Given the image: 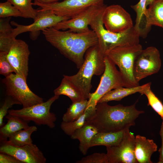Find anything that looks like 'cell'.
Segmentation results:
<instances>
[{
  "label": "cell",
  "instance_id": "d4e9b609",
  "mask_svg": "<svg viewBox=\"0 0 163 163\" xmlns=\"http://www.w3.org/2000/svg\"><path fill=\"white\" fill-rule=\"evenodd\" d=\"M148 83L141 86L127 88L120 87L112 90L104 94L99 100L97 103L107 102L115 101H119L123 98L129 95L134 94L145 88Z\"/></svg>",
  "mask_w": 163,
  "mask_h": 163
},
{
  "label": "cell",
  "instance_id": "5b68a950",
  "mask_svg": "<svg viewBox=\"0 0 163 163\" xmlns=\"http://www.w3.org/2000/svg\"><path fill=\"white\" fill-rule=\"evenodd\" d=\"M142 50V46L139 43L117 46L107 54L106 56L118 67L125 87L139 86L134 76L133 67L136 58Z\"/></svg>",
  "mask_w": 163,
  "mask_h": 163
},
{
  "label": "cell",
  "instance_id": "4dcf8cb0",
  "mask_svg": "<svg viewBox=\"0 0 163 163\" xmlns=\"http://www.w3.org/2000/svg\"><path fill=\"white\" fill-rule=\"evenodd\" d=\"M12 16L23 18L22 13L10 2L7 1L0 3V18H5Z\"/></svg>",
  "mask_w": 163,
  "mask_h": 163
},
{
  "label": "cell",
  "instance_id": "f546056e",
  "mask_svg": "<svg viewBox=\"0 0 163 163\" xmlns=\"http://www.w3.org/2000/svg\"><path fill=\"white\" fill-rule=\"evenodd\" d=\"M32 0H7L22 13L24 18H31L34 20L36 18L37 10L33 8Z\"/></svg>",
  "mask_w": 163,
  "mask_h": 163
},
{
  "label": "cell",
  "instance_id": "30bf717a",
  "mask_svg": "<svg viewBox=\"0 0 163 163\" xmlns=\"http://www.w3.org/2000/svg\"><path fill=\"white\" fill-rule=\"evenodd\" d=\"M161 66L160 54L155 47L149 46L143 50L134 63L133 74L137 82L158 72Z\"/></svg>",
  "mask_w": 163,
  "mask_h": 163
},
{
  "label": "cell",
  "instance_id": "8d00e7d4",
  "mask_svg": "<svg viewBox=\"0 0 163 163\" xmlns=\"http://www.w3.org/2000/svg\"><path fill=\"white\" fill-rule=\"evenodd\" d=\"M35 1L40 3L43 4H50L58 2L60 0H34Z\"/></svg>",
  "mask_w": 163,
  "mask_h": 163
},
{
  "label": "cell",
  "instance_id": "7a4b0ae2",
  "mask_svg": "<svg viewBox=\"0 0 163 163\" xmlns=\"http://www.w3.org/2000/svg\"><path fill=\"white\" fill-rule=\"evenodd\" d=\"M133 104L124 106L119 104L110 106L107 102L97 103L94 113L87 122L94 126L99 132H117L129 128L135 125V121L140 114L145 113Z\"/></svg>",
  "mask_w": 163,
  "mask_h": 163
},
{
  "label": "cell",
  "instance_id": "ba28073f",
  "mask_svg": "<svg viewBox=\"0 0 163 163\" xmlns=\"http://www.w3.org/2000/svg\"><path fill=\"white\" fill-rule=\"evenodd\" d=\"M104 61L105 70L97 89L90 95L87 109L90 107L95 108L99 99L106 93L113 89L124 87L121 75L116 65L107 56L104 57Z\"/></svg>",
  "mask_w": 163,
  "mask_h": 163
},
{
  "label": "cell",
  "instance_id": "3957f363",
  "mask_svg": "<svg viewBox=\"0 0 163 163\" xmlns=\"http://www.w3.org/2000/svg\"><path fill=\"white\" fill-rule=\"evenodd\" d=\"M105 8L96 15L90 25L97 36V45L102 55L105 57L110 50L117 46L139 44L140 36L134 26L119 33L112 32L105 29L102 21V12Z\"/></svg>",
  "mask_w": 163,
  "mask_h": 163
},
{
  "label": "cell",
  "instance_id": "7402d4cb",
  "mask_svg": "<svg viewBox=\"0 0 163 163\" xmlns=\"http://www.w3.org/2000/svg\"><path fill=\"white\" fill-rule=\"evenodd\" d=\"M126 129L117 132H98L93 137L90 148L98 145L106 147L117 145L122 139Z\"/></svg>",
  "mask_w": 163,
  "mask_h": 163
},
{
  "label": "cell",
  "instance_id": "7c38bea8",
  "mask_svg": "<svg viewBox=\"0 0 163 163\" xmlns=\"http://www.w3.org/2000/svg\"><path fill=\"white\" fill-rule=\"evenodd\" d=\"M102 21L106 29L115 33L124 32L134 26L130 14L118 5L107 6L102 12Z\"/></svg>",
  "mask_w": 163,
  "mask_h": 163
},
{
  "label": "cell",
  "instance_id": "9c48e42d",
  "mask_svg": "<svg viewBox=\"0 0 163 163\" xmlns=\"http://www.w3.org/2000/svg\"><path fill=\"white\" fill-rule=\"evenodd\" d=\"M70 18L58 15L50 10H37L36 18L34 22L29 25L19 24L14 21L11 22L12 25L16 27L13 30V37H16L19 34L29 32L30 37L33 40H35L41 30L49 27H54L59 23L68 20Z\"/></svg>",
  "mask_w": 163,
  "mask_h": 163
},
{
  "label": "cell",
  "instance_id": "52a82bcc",
  "mask_svg": "<svg viewBox=\"0 0 163 163\" xmlns=\"http://www.w3.org/2000/svg\"><path fill=\"white\" fill-rule=\"evenodd\" d=\"M6 94L18 101L23 107L31 106L43 102V99L34 93L29 88L27 81L21 76L12 73L2 80Z\"/></svg>",
  "mask_w": 163,
  "mask_h": 163
},
{
  "label": "cell",
  "instance_id": "603a6c76",
  "mask_svg": "<svg viewBox=\"0 0 163 163\" xmlns=\"http://www.w3.org/2000/svg\"><path fill=\"white\" fill-rule=\"evenodd\" d=\"M146 22L150 30L155 25L163 28V0H154L146 11Z\"/></svg>",
  "mask_w": 163,
  "mask_h": 163
},
{
  "label": "cell",
  "instance_id": "836d02e7",
  "mask_svg": "<svg viewBox=\"0 0 163 163\" xmlns=\"http://www.w3.org/2000/svg\"><path fill=\"white\" fill-rule=\"evenodd\" d=\"M8 53L0 52V74L6 77L14 72V70L7 58Z\"/></svg>",
  "mask_w": 163,
  "mask_h": 163
},
{
  "label": "cell",
  "instance_id": "484cf974",
  "mask_svg": "<svg viewBox=\"0 0 163 163\" xmlns=\"http://www.w3.org/2000/svg\"><path fill=\"white\" fill-rule=\"evenodd\" d=\"M95 109L91 107L87 108L82 116L75 120L67 122L62 121L60 125L61 129L66 134L70 136L75 130L86 123L88 119L95 113Z\"/></svg>",
  "mask_w": 163,
  "mask_h": 163
},
{
  "label": "cell",
  "instance_id": "4316f807",
  "mask_svg": "<svg viewBox=\"0 0 163 163\" xmlns=\"http://www.w3.org/2000/svg\"><path fill=\"white\" fill-rule=\"evenodd\" d=\"M37 127L34 126L21 130L11 135L8 140L13 145L21 146L33 144L31 136L32 134L37 130Z\"/></svg>",
  "mask_w": 163,
  "mask_h": 163
},
{
  "label": "cell",
  "instance_id": "ac0fdd59",
  "mask_svg": "<svg viewBox=\"0 0 163 163\" xmlns=\"http://www.w3.org/2000/svg\"><path fill=\"white\" fill-rule=\"evenodd\" d=\"M98 132L93 125L87 122L82 127L75 130L71 136V139L78 140L80 142L79 149L84 155L90 148V143L93 136Z\"/></svg>",
  "mask_w": 163,
  "mask_h": 163
},
{
  "label": "cell",
  "instance_id": "4fadbf2b",
  "mask_svg": "<svg viewBox=\"0 0 163 163\" xmlns=\"http://www.w3.org/2000/svg\"><path fill=\"white\" fill-rule=\"evenodd\" d=\"M135 137L126 129L117 145L106 147L109 163H137L135 156Z\"/></svg>",
  "mask_w": 163,
  "mask_h": 163
},
{
  "label": "cell",
  "instance_id": "8992f818",
  "mask_svg": "<svg viewBox=\"0 0 163 163\" xmlns=\"http://www.w3.org/2000/svg\"><path fill=\"white\" fill-rule=\"evenodd\" d=\"M59 97V96L54 95L44 102L20 109L9 110L8 113L28 122L33 121L37 125H46L53 129L55 126L57 118L55 113L50 112V109L53 103Z\"/></svg>",
  "mask_w": 163,
  "mask_h": 163
},
{
  "label": "cell",
  "instance_id": "5bb4252c",
  "mask_svg": "<svg viewBox=\"0 0 163 163\" xmlns=\"http://www.w3.org/2000/svg\"><path fill=\"white\" fill-rule=\"evenodd\" d=\"M8 140L0 142V152L11 155L23 163L46 162L43 153L36 145L18 146L10 143Z\"/></svg>",
  "mask_w": 163,
  "mask_h": 163
},
{
  "label": "cell",
  "instance_id": "8fae6325",
  "mask_svg": "<svg viewBox=\"0 0 163 163\" xmlns=\"http://www.w3.org/2000/svg\"><path fill=\"white\" fill-rule=\"evenodd\" d=\"M104 0H63L50 4L35 1L33 5L40 7L43 10H50L56 14L72 18L92 6L104 4Z\"/></svg>",
  "mask_w": 163,
  "mask_h": 163
},
{
  "label": "cell",
  "instance_id": "2e32d148",
  "mask_svg": "<svg viewBox=\"0 0 163 163\" xmlns=\"http://www.w3.org/2000/svg\"><path fill=\"white\" fill-rule=\"evenodd\" d=\"M30 51L28 46L24 40L16 39L7 55L14 73L27 81L28 72Z\"/></svg>",
  "mask_w": 163,
  "mask_h": 163
},
{
  "label": "cell",
  "instance_id": "d590c367",
  "mask_svg": "<svg viewBox=\"0 0 163 163\" xmlns=\"http://www.w3.org/2000/svg\"><path fill=\"white\" fill-rule=\"evenodd\" d=\"M159 134L161 138V145L158 150L159 153V161L158 163H163V120H162L161 126Z\"/></svg>",
  "mask_w": 163,
  "mask_h": 163
},
{
  "label": "cell",
  "instance_id": "d6a6232c",
  "mask_svg": "<svg viewBox=\"0 0 163 163\" xmlns=\"http://www.w3.org/2000/svg\"><path fill=\"white\" fill-rule=\"evenodd\" d=\"M14 104H20V103L12 97L7 96L3 105L0 108V127L4 125L3 119L8 113V109Z\"/></svg>",
  "mask_w": 163,
  "mask_h": 163
},
{
  "label": "cell",
  "instance_id": "83f0119b",
  "mask_svg": "<svg viewBox=\"0 0 163 163\" xmlns=\"http://www.w3.org/2000/svg\"><path fill=\"white\" fill-rule=\"evenodd\" d=\"M88 104V99H83L72 102L63 114L62 117V121L70 122L78 119L85 111Z\"/></svg>",
  "mask_w": 163,
  "mask_h": 163
},
{
  "label": "cell",
  "instance_id": "6da1fadb",
  "mask_svg": "<svg viewBox=\"0 0 163 163\" xmlns=\"http://www.w3.org/2000/svg\"><path fill=\"white\" fill-rule=\"evenodd\" d=\"M42 31L46 40L61 54L74 62L78 69L84 62V55L87 50L98 44L96 35L92 30L78 33L51 27Z\"/></svg>",
  "mask_w": 163,
  "mask_h": 163
},
{
  "label": "cell",
  "instance_id": "ffe728a7",
  "mask_svg": "<svg viewBox=\"0 0 163 163\" xmlns=\"http://www.w3.org/2000/svg\"><path fill=\"white\" fill-rule=\"evenodd\" d=\"M147 0H139L136 4L131 7L136 13V18L134 28L140 37H146L150 30L147 27L146 22Z\"/></svg>",
  "mask_w": 163,
  "mask_h": 163
},
{
  "label": "cell",
  "instance_id": "74e56055",
  "mask_svg": "<svg viewBox=\"0 0 163 163\" xmlns=\"http://www.w3.org/2000/svg\"><path fill=\"white\" fill-rule=\"evenodd\" d=\"M154 0H147L146 5V6L150 5Z\"/></svg>",
  "mask_w": 163,
  "mask_h": 163
},
{
  "label": "cell",
  "instance_id": "9a60e30c",
  "mask_svg": "<svg viewBox=\"0 0 163 163\" xmlns=\"http://www.w3.org/2000/svg\"><path fill=\"white\" fill-rule=\"evenodd\" d=\"M107 5L104 4L92 6L76 16L62 21L53 27L60 30H69L75 33L87 32L88 27L96 15Z\"/></svg>",
  "mask_w": 163,
  "mask_h": 163
},
{
  "label": "cell",
  "instance_id": "1f68e13d",
  "mask_svg": "<svg viewBox=\"0 0 163 163\" xmlns=\"http://www.w3.org/2000/svg\"><path fill=\"white\" fill-rule=\"evenodd\" d=\"M76 163H109L107 154L94 153L82 158Z\"/></svg>",
  "mask_w": 163,
  "mask_h": 163
},
{
  "label": "cell",
  "instance_id": "cb8c5ba5",
  "mask_svg": "<svg viewBox=\"0 0 163 163\" xmlns=\"http://www.w3.org/2000/svg\"><path fill=\"white\" fill-rule=\"evenodd\" d=\"M53 92L55 95L68 97L72 102L85 99L80 90L64 75L60 84Z\"/></svg>",
  "mask_w": 163,
  "mask_h": 163
},
{
  "label": "cell",
  "instance_id": "f1b7e54d",
  "mask_svg": "<svg viewBox=\"0 0 163 163\" xmlns=\"http://www.w3.org/2000/svg\"><path fill=\"white\" fill-rule=\"evenodd\" d=\"M151 84V82H148L147 86L139 93L146 96L148 101V106H151L163 120V104L152 91Z\"/></svg>",
  "mask_w": 163,
  "mask_h": 163
},
{
  "label": "cell",
  "instance_id": "277c9868",
  "mask_svg": "<svg viewBox=\"0 0 163 163\" xmlns=\"http://www.w3.org/2000/svg\"><path fill=\"white\" fill-rule=\"evenodd\" d=\"M85 55L84 62L76 74L64 75L80 90L85 99H88L92 87V77L102 74L105 64L104 57L101 54L97 44L89 48Z\"/></svg>",
  "mask_w": 163,
  "mask_h": 163
},
{
  "label": "cell",
  "instance_id": "e575fe53",
  "mask_svg": "<svg viewBox=\"0 0 163 163\" xmlns=\"http://www.w3.org/2000/svg\"><path fill=\"white\" fill-rule=\"evenodd\" d=\"M0 163H23L14 157L2 152H0Z\"/></svg>",
  "mask_w": 163,
  "mask_h": 163
},
{
  "label": "cell",
  "instance_id": "d6986e66",
  "mask_svg": "<svg viewBox=\"0 0 163 163\" xmlns=\"http://www.w3.org/2000/svg\"><path fill=\"white\" fill-rule=\"evenodd\" d=\"M5 118L7 119V122L0 128V142L8 140V139L14 133L30 126L28 122L17 116L8 114Z\"/></svg>",
  "mask_w": 163,
  "mask_h": 163
},
{
  "label": "cell",
  "instance_id": "44dd1931",
  "mask_svg": "<svg viewBox=\"0 0 163 163\" xmlns=\"http://www.w3.org/2000/svg\"><path fill=\"white\" fill-rule=\"evenodd\" d=\"M11 18H0V52L8 53L16 39L13 36V28L9 23Z\"/></svg>",
  "mask_w": 163,
  "mask_h": 163
},
{
  "label": "cell",
  "instance_id": "e0dca14e",
  "mask_svg": "<svg viewBox=\"0 0 163 163\" xmlns=\"http://www.w3.org/2000/svg\"><path fill=\"white\" fill-rule=\"evenodd\" d=\"M135 154L139 163H152L151 157L157 151V146L152 139H147L139 135L135 136Z\"/></svg>",
  "mask_w": 163,
  "mask_h": 163
}]
</instances>
